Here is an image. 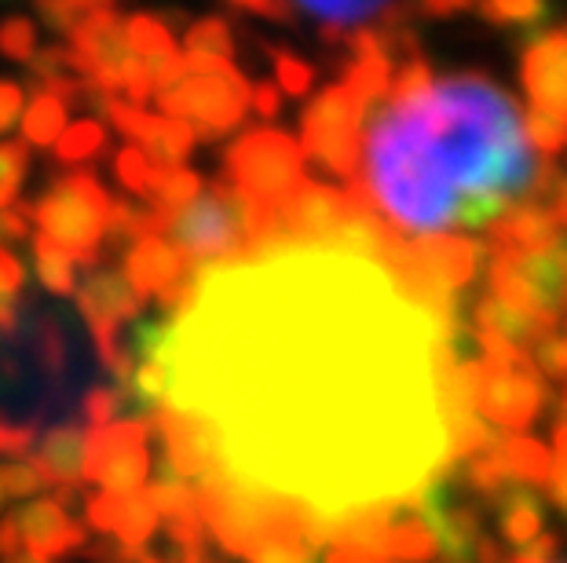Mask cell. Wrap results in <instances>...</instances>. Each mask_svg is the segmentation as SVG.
I'll return each instance as SVG.
<instances>
[{
  "instance_id": "17",
  "label": "cell",
  "mask_w": 567,
  "mask_h": 563,
  "mask_svg": "<svg viewBox=\"0 0 567 563\" xmlns=\"http://www.w3.org/2000/svg\"><path fill=\"white\" fill-rule=\"evenodd\" d=\"M202 195V176L190 173V169H173V173H158L154 176V187H151V212L162 220V231H165V220L176 217L179 209H187L190 201Z\"/></svg>"
},
{
  "instance_id": "37",
  "label": "cell",
  "mask_w": 567,
  "mask_h": 563,
  "mask_svg": "<svg viewBox=\"0 0 567 563\" xmlns=\"http://www.w3.org/2000/svg\"><path fill=\"white\" fill-rule=\"evenodd\" d=\"M0 285H4L11 296H19L27 290V268H22V260L16 253H8L4 246H0Z\"/></svg>"
},
{
  "instance_id": "12",
  "label": "cell",
  "mask_w": 567,
  "mask_h": 563,
  "mask_svg": "<svg viewBox=\"0 0 567 563\" xmlns=\"http://www.w3.org/2000/svg\"><path fill=\"white\" fill-rule=\"evenodd\" d=\"M30 461L41 472L48 494L63 487H81L84 469H89V432L74 421L55 425L52 432H44L41 450Z\"/></svg>"
},
{
  "instance_id": "38",
  "label": "cell",
  "mask_w": 567,
  "mask_h": 563,
  "mask_svg": "<svg viewBox=\"0 0 567 563\" xmlns=\"http://www.w3.org/2000/svg\"><path fill=\"white\" fill-rule=\"evenodd\" d=\"M84 553H89L92 563H136L140 560V553H132V549L111 542V538H100V542H92L89 549H84Z\"/></svg>"
},
{
  "instance_id": "19",
  "label": "cell",
  "mask_w": 567,
  "mask_h": 563,
  "mask_svg": "<svg viewBox=\"0 0 567 563\" xmlns=\"http://www.w3.org/2000/svg\"><path fill=\"white\" fill-rule=\"evenodd\" d=\"M476 15L502 30H520L527 41H535L538 30L553 19V11L546 4H530V0H509V4H480Z\"/></svg>"
},
{
  "instance_id": "28",
  "label": "cell",
  "mask_w": 567,
  "mask_h": 563,
  "mask_svg": "<svg viewBox=\"0 0 567 563\" xmlns=\"http://www.w3.org/2000/svg\"><path fill=\"white\" fill-rule=\"evenodd\" d=\"M268 48V55L275 59V77H279V92L286 88L289 95H305L311 88V81H316V70H311L308 63H300L297 55L282 52V48Z\"/></svg>"
},
{
  "instance_id": "11",
  "label": "cell",
  "mask_w": 567,
  "mask_h": 563,
  "mask_svg": "<svg viewBox=\"0 0 567 563\" xmlns=\"http://www.w3.org/2000/svg\"><path fill=\"white\" fill-rule=\"evenodd\" d=\"M84 517L89 526L103 534H114L117 545L140 553L143 545L154 538V526H158V509L147 494L136 498H111V494H89L84 498Z\"/></svg>"
},
{
  "instance_id": "41",
  "label": "cell",
  "mask_w": 567,
  "mask_h": 563,
  "mask_svg": "<svg viewBox=\"0 0 567 563\" xmlns=\"http://www.w3.org/2000/svg\"><path fill=\"white\" fill-rule=\"evenodd\" d=\"M16 326H19V296H11L0 285V333H11Z\"/></svg>"
},
{
  "instance_id": "4",
  "label": "cell",
  "mask_w": 567,
  "mask_h": 563,
  "mask_svg": "<svg viewBox=\"0 0 567 563\" xmlns=\"http://www.w3.org/2000/svg\"><path fill=\"white\" fill-rule=\"evenodd\" d=\"M224 173L243 195L268 209L286 206L305 187V150L279 128L246 132L224 154Z\"/></svg>"
},
{
  "instance_id": "42",
  "label": "cell",
  "mask_w": 567,
  "mask_h": 563,
  "mask_svg": "<svg viewBox=\"0 0 567 563\" xmlns=\"http://www.w3.org/2000/svg\"><path fill=\"white\" fill-rule=\"evenodd\" d=\"M417 11H421V15L443 19V15H462V11H468V4H421Z\"/></svg>"
},
{
  "instance_id": "32",
  "label": "cell",
  "mask_w": 567,
  "mask_h": 563,
  "mask_svg": "<svg viewBox=\"0 0 567 563\" xmlns=\"http://www.w3.org/2000/svg\"><path fill=\"white\" fill-rule=\"evenodd\" d=\"M89 11L92 4H81V0H74V4H63V0H44V4H38V15L55 33H63V38H74L81 30V22L89 19Z\"/></svg>"
},
{
  "instance_id": "22",
  "label": "cell",
  "mask_w": 567,
  "mask_h": 563,
  "mask_svg": "<svg viewBox=\"0 0 567 563\" xmlns=\"http://www.w3.org/2000/svg\"><path fill=\"white\" fill-rule=\"evenodd\" d=\"M33 263H38V279H41V285H44L48 293H59V296L78 293L74 263H70L66 257H59L41 234L33 238Z\"/></svg>"
},
{
  "instance_id": "20",
  "label": "cell",
  "mask_w": 567,
  "mask_h": 563,
  "mask_svg": "<svg viewBox=\"0 0 567 563\" xmlns=\"http://www.w3.org/2000/svg\"><path fill=\"white\" fill-rule=\"evenodd\" d=\"M106 147V128L100 122H81V125H70L63 136L55 143V161L59 165H81V161H92L95 154H103Z\"/></svg>"
},
{
  "instance_id": "36",
  "label": "cell",
  "mask_w": 567,
  "mask_h": 563,
  "mask_svg": "<svg viewBox=\"0 0 567 563\" xmlns=\"http://www.w3.org/2000/svg\"><path fill=\"white\" fill-rule=\"evenodd\" d=\"M249 103H252V111L264 117V122H271V117H279V111H282V92L275 85H268V81H257L252 92H249Z\"/></svg>"
},
{
  "instance_id": "5",
  "label": "cell",
  "mask_w": 567,
  "mask_h": 563,
  "mask_svg": "<svg viewBox=\"0 0 567 563\" xmlns=\"http://www.w3.org/2000/svg\"><path fill=\"white\" fill-rule=\"evenodd\" d=\"M363 122L367 114L348 95V88L337 85L322 88L316 103H308L300 117V150L311 158L326 176L352 184L359 173V147H363Z\"/></svg>"
},
{
  "instance_id": "33",
  "label": "cell",
  "mask_w": 567,
  "mask_h": 563,
  "mask_svg": "<svg viewBox=\"0 0 567 563\" xmlns=\"http://www.w3.org/2000/svg\"><path fill=\"white\" fill-rule=\"evenodd\" d=\"M22 103H27V85H19V81H11V77H0V136L11 132V125L19 122Z\"/></svg>"
},
{
  "instance_id": "31",
  "label": "cell",
  "mask_w": 567,
  "mask_h": 563,
  "mask_svg": "<svg viewBox=\"0 0 567 563\" xmlns=\"http://www.w3.org/2000/svg\"><path fill=\"white\" fill-rule=\"evenodd\" d=\"M0 487H4V498H30V494H38V490H48L30 458L0 465Z\"/></svg>"
},
{
  "instance_id": "25",
  "label": "cell",
  "mask_w": 567,
  "mask_h": 563,
  "mask_svg": "<svg viewBox=\"0 0 567 563\" xmlns=\"http://www.w3.org/2000/svg\"><path fill=\"white\" fill-rule=\"evenodd\" d=\"M0 55L16 59V63H30L38 55V27L22 15L0 22Z\"/></svg>"
},
{
  "instance_id": "2",
  "label": "cell",
  "mask_w": 567,
  "mask_h": 563,
  "mask_svg": "<svg viewBox=\"0 0 567 563\" xmlns=\"http://www.w3.org/2000/svg\"><path fill=\"white\" fill-rule=\"evenodd\" d=\"M546 165L530 150L520 106L491 77H440L417 55L367 114L348 195L392 242L417 246L487 231L535 198Z\"/></svg>"
},
{
  "instance_id": "24",
  "label": "cell",
  "mask_w": 567,
  "mask_h": 563,
  "mask_svg": "<svg viewBox=\"0 0 567 563\" xmlns=\"http://www.w3.org/2000/svg\"><path fill=\"white\" fill-rule=\"evenodd\" d=\"M114 169H117V179H122V187L132 190L136 198H151V187H154V173L147 154H143L140 147H122L114 158Z\"/></svg>"
},
{
  "instance_id": "6",
  "label": "cell",
  "mask_w": 567,
  "mask_h": 563,
  "mask_svg": "<svg viewBox=\"0 0 567 563\" xmlns=\"http://www.w3.org/2000/svg\"><path fill=\"white\" fill-rule=\"evenodd\" d=\"M249 92L252 85L238 70L187 74L179 85L158 92V106L162 114H168V122H187L195 128V139L213 143L243 125V117L249 111Z\"/></svg>"
},
{
  "instance_id": "29",
  "label": "cell",
  "mask_w": 567,
  "mask_h": 563,
  "mask_svg": "<svg viewBox=\"0 0 567 563\" xmlns=\"http://www.w3.org/2000/svg\"><path fill=\"white\" fill-rule=\"evenodd\" d=\"M530 363L542 374V380H564L567 377V330H553L546 341H542L535 352H530Z\"/></svg>"
},
{
  "instance_id": "23",
  "label": "cell",
  "mask_w": 567,
  "mask_h": 563,
  "mask_svg": "<svg viewBox=\"0 0 567 563\" xmlns=\"http://www.w3.org/2000/svg\"><path fill=\"white\" fill-rule=\"evenodd\" d=\"M30 169V147L22 143H0V209H8L19 198Z\"/></svg>"
},
{
  "instance_id": "27",
  "label": "cell",
  "mask_w": 567,
  "mask_h": 563,
  "mask_svg": "<svg viewBox=\"0 0 567 563\" xmlns=\"http://www.w3.org/2000/svg\"><path fill=\"white\" fill-rule=\"evenodd\" d=\"M81 414L89 421V432H100V428H111L117 425L122 417V399H117V388H106V385H95L84 392L81 399Z\"/></svg>"
},
{
  "instance_id": "30",
  "label": "cell",
  "mask_w": 567,
  "mask_h": 563,
  "mask_svg": "<svg viewBox=\"0 0 567 563\" xmlns=\"http://www.w3.org/2000/svg\"><path fill=\"white\" fill-rule=\"evenodd\" d=\"M549 498L567 517V417H560L553 428V469H549Z\"/></svg>"
},
{
  "instance_id": "3",
  "label": "cell",
  "mask_w": 567,
  "mask_h": 563,
  "mask_svg": "<svg viewBox=\"0 0 567 563\" xmlns=\"http://www.w3.org/2000/svg\"><path fill=\"white\" fill-rule=\"evenodd\" d=\"M111 195L92 173L55 176L44 195L27 206L30 220L41 227V238L70 263H100L106 220H111Z\"/></svg>"
},
{
  "instance_id": "21",
  "label": "cell",
  "mask_w": 567,
  "mask_h": 563,
  "mask_svg": "<svg viewBox=\"0 0 567 563\" xmlns=\"http://www.w3.org/2000/svg\"><path fill=\"white\" fill-rule=\"evenodd\" d=\"M235 41H231V27L224 19H202L187 30V55H205V59H220V63H231Z\"/></svg>"
},
{
  "instance_id": "43",
  "label": "cell",
  "mask_w": 567,
  "mask_h": 563,
  "mask_svg": "<svg viewBox=\"0 0 567 563\" xmlns=\"http://www.w3.org/2000/svg\"><path fill=\"white\" fill-rule=\"evenodd\" d=\"M4 563H41V560H33V556L22 553V556H16V560H4Z\"/></svg>"
},
{
  "instance_id": "14",
  "label": "cell",
  "mask_w": 567,
  "mask_h": 563,
  "mask_svg": "<svg viewBox=\"0 0 567 563\" xmlns=\"http://www.w3.org/2000/svg\"><path fill=\"white\" fill-rule=\"evenodd\" d=\"M403 11L406 8H395V4H293V15L316 22L322 30V41H330V44L352 41L355 27L378 30L384 22L400 19Z\"/></svg>"
},
{
  "instance_id": "45",
  "label": "cell",
  "mask_w": 567,
  "mask_h": 563,
  "mask_svg": "<svg viewBox=\"0 0 567 563\" xmlns=\"http://www.w3.org/2000/svg\"><path fill=\"white\" fill-rule=\"evenodd\" d=\"M0 505H4V487H0Z\"/></svg>"
},
{
  "instance_id": "10",
  "label": "cell",
  "mask_w": 567,
  "mask_h": 563,
  "mask_svg": "<svg viewBox=\"0 0 567 563\" xmlns=\"http://www.w3.org/2000/svg\"><path fill=\"white\" fill-rule=\"evenodd\" d=\"M16 520L22 534V553L41 563L63 560L70 553H78V549H84V526L70 520L66 509L59 505L55 498L27 501V505L16 512Z\"/></svg>"
},
{
  "instance_id": "7",
  "label": "cell",
  "mask_w": 567,
  "mask_h": 563,
  "mask_svg": "<svg viewBox=\"0 0 567 563\" xmlns=\"http://www.w3.org/2000/svg\"><path fill=\"white\" fill-rule=\"evenodd\" d=\"M363 209L348 190L308 184L297 190L286 206L275 209V234L268 249L282 246H316V249H341L348 227H352Z\"/></svg>"
},
{
  "instance_id": "44",
  "label": "cell",
  "mask_w": 567,
  "mask_h": 563,
  "mask_svg": "<svg viewBox=\"0 0 567 563\" xmlns=\"http://www.w3.org/2000/svg\"><path fill=\"white\" fill-rule=\"evenodd\" d=\"M560 417H567V395H564V414Z\"/></svg>"
},
{
  "instance_id": "34",
  "label": "cell",
  "mask_w": 567,
  "mask_h": 563,
  "mask_svg": "<svg viewBox=\"0 0 567 563\" xmlns=\"http://www.w3.org/2000/svg\"><path fill=\"white\" fill-rule=\"evenodd\" d=\"M33 439H38V428H33V425L0 421V453H8V458H19V453H27L33 447Z\"/></svg>"
},
{
  "instance_id": "15",
  "label": "cell",
  "mask_w": 567,
  "mask_h": 563,
  "mask_svg": "<svg viewBox=\"0 0 567 563\" xmlns=\"http://www.w3.org/2000/svg\"><path fill=\"white\" fill-rule=\"evenodd\" d=\"M384 560L389 563L436 560V538H432L429 523L421 520V512L414 505H403L392 512L389 526H384Z\"/></svg>"
},
{
  "instance_id": "8",
  "label": "cell",
  "mask_w": 567,
  "mask_h": 563,
  "mask_svg": "<svg viewBox=\"0 0 567 563\" xmlns=\"http://www.w3.org/2000/svg\"><path fill=\"white\" fill-rule=\"evenodd\" d=\"M147 425L117 421L100 432H89V469L84 479L100 483L111 498H136L147 487L151 453H147Z\"/></svg>"
},
{
  "instance_id": "39",
  "label": "cell",
  "mask_w": 567,
  "mask_h": 563,
  "mask_svg": "<svg viewBox=\"0 0 567 563\" xmlns=\"http://www.w3.org/2000/svg\"><path fill=\"white\" fill-rule=\"evenodd\" d=\"M553 556H557V538L542 534L538 542H530L527 549H516L509 563H553Z\"/></svg>"
},
{
  "instance_id": "40",
  "label": "cell",
  "mask_w": 567,
  "mask_h": 563,
  "mask_svg": "<svg viewBox=\"0 0 567 563\" xmlns=\"http://www.w3.org/2000/svg\"><path fill=\"white\" fill-rule=\"evenodd\" d=\"M22 556V534H19V520L16 512L0 520V563Z\"/></svg>"
},
{
  "instance_id": "35",
  "label": "cell",
  "mask_w": 567,
  "mask_h": 563,
  "mask_svg": "<svg viewBox=\"0 0 567 563\" xmlns=\"http://www.w3.org/2000/svg\"><path fill=\"white\" fill-rule=\"evenodd\" d=\"M30 238V212L27 206L0 209V242H27Z\"/></svg>"
},
{
  "instance_id": "9",
  "label": "cell",
  "mask_w": 567,
  "mask_h": 563,
  "mask_svg": "<svg viewBox=\"0 0 567 563\" xmlns=\"http://www.w3.org/2000/svg\"><path fill=\"white\" fill-rule=\"evenodd\" d=\"M520 85L530 111L567 125V27L527 41L520 59Z\"/></svg>"
},
{
  "instance_id": "13",
  "label": "cell",
  "mask_w": 567,
  "mask_h": 563,
  "mask_svg": "<svg viewBox=\"0 0 567 563\" xmlns=\"http://www.w3.org/2000/svg\"><path fill=\"white\" fill-rule=\"evenodd\" d=\"M494 523H498V534L516 549H527L530 542L542 538V526H546V501H542L530 487H505L498 490L491 501Z\"/></svg>"
},
{
  "instance_id": "1",
  "label": "cell",
  "mask_w": 567,
  "mask_h": 563,
  "mask_svg": "<svg viewBox=\"0 0 567 563\" xmlns=\"http://www.w3.org/2000/svg\"><path fill=\"white\" fill-rule=\"evenodd\" d=\"M454 322L381 260L268 249L202 271L176 311L168 406L213 428L235 487L316 517L330 545L498 439L446 352Z\"/></svg>"
},
{
  "instance_id": "18",
  "label": "cell",
  "mask_w": 567,
  "mask_h": 563,
  "mask_svg": "<svg viewBox=\"0 0 567 563\" xmlns=\"http://www.w3.org/2000/svg\"><path fill=\"white\" fill-rule=\"evenodd\" d=\"M125 41L132 48V55L143 59V63L176 55L173 30H165V22L158 15H132V19H125Z\"/></svg>"
},
{
  "instance_id": "26",
  "label": "cell",
  "mask_w": 567,
  "mask_h": 563,
  "mask_svg": "<svg viewBox=\"0 0 567 563\" xmlns=\"http://www.w3.org/2000/svg\"><path fill=\"white\" fill-rule=\"evenodd\" d=\"M524 132H527V143L535 150H542L549 158V154H560L567 150V125L557 122V117L549 114H538V111H524Z\"/></svg>"
},
{
  "instance_id": "16",
  "label": "cell",
  "mask_w": 567,
  "mask_h": 563,
  "mask_svg": "<svg viewBox=\"0 0 567 563\" xmlns=\"http://www.w3.org/2000/svg\"><path fill=\"white\" fill-rule=\"evenodd\" d=\"M63 132H66V103L59 100V95L33 92L27 114H22V143L48 150V147H55Z\"/></svg>"
}]
</instances>
